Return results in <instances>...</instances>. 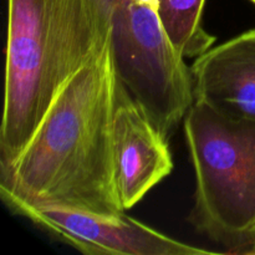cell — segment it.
<instances>
[{
    "instance_id": "6da1fadb",
    "label": "cell",
    "mask_w": 255,
    "mask_h": 255,
    "mask_svg": "<svg viewBox=\"0 0 255 255\" xmlns=\"http://www.w3.org/2000/svg\"><path fill=\"white\" fill-rule=\"evenodd\" d=\"M120 87L109 42L65 85L15 161L0 169L2 201L125 212L112 151Z\"/></svg>"
},
{
    "instance_id": "7a4b0ae2",
    "label": "cell",
    "mask_w": 255,
    "mask_h": 255,
    "mask_svg": "<svg viewBox=\"0 0 255 255\" xmlns=\"http://www.w3.org/2000/svg\"><path fill=\"white\" fill-rule=\"evenodd\" d=\"M110 35L109 0H9L0 169L15 161L60 91Z\"/></svg>"
},
{
    "instance_id": "3957f363",
    "label": "cell",
    "mask_w": 255,
    "mask_h": 255,
    "mask_svg": "<svg viewBox=\"0 0 255 255\" xmlns=\"http://www.w3.org/2000/svg\"><path fill=\"white\" fill-rule=\"evenodd\" d=\"M184 136L196 177L192 223L237 254L255 234V121L194 100Z\"/></svg>"
},
{
    "instance_id": "277c9868",
    "label": "cell",
    "mask_w": 255,
    "mask_h": 255,
    "mask_svg": "<svg viewBox=\"0 0 255 255\" xmlns=\"http://www.w3.org/2000/svg\"><path fill=\"white\" fill-rule=\"evenodd\" d=\"M111 45L117 77L168 136L194 102L191 69L169 39L157 5L109 0Z\"/></svg>"
},
{
    "instance_id": "5b68a950",
    "label": "cell",
    "mask_w": 255,
    "mask_h": 255,
    "mask_svg": "<svg viewBox=\"0 0 255 255\" xmlns=\"http://www.w3.org/2000/svg\"><path fill=\"white\" fill-rule=\"evenodd\" d=\"M11 211L52 233L77 251L91 255H201L216 252L172 239L119 213L7 202Z\"/></svg>"
},
{
    "instance_id": "8992f818",
    "label": "cell",
    "mask_w": 255,
    "mask_h": 255,
    "mask_svg": "<svg viewBox=\"0 0 255 255\" xmlns=\"http://www.w3.org/2000/svg\"><path fill=\"white\" fill-rule=\"evenodd\" d=\"M112 151L115 183L124 211L136 206L173 169L168 136L122 85L114 117Z\"/></svg>"
},
{
    "instance_id": "52a82bcc",
    "label": "cell",
    "mask_w": 255,
    "mask_h": 255,
    "mask_svg": "<svg viewBox=\"0 0 255 255\" xmlns=\"http://www.w3.org/2000/svg\"><path fill=\"white\" fill-rule=\"evenodd\" d=\"M191 75L194 100L227 116L255 121V29L207 50Z\"/></svg>"
},
{
    "instance_id": "ba28073f",
    "label": "cell",
    "mask_w": 255,
    "mask_h": 255,
    "mask_svg": "<svg viewBox=\"0 0 255 255\" xmlns=\"http://www.w3.org/2000/svg\"><path fill=\"white\" fill-rule=\"evenodd\" d=\"M204 4L206 0H157L159 19L184 57L201 56L214 42L203 27Z\"/></svg>"
},
{
    "instance_id": "9c48e42d",
    "label": "cell",
    "mask_w": 255,
    "mask_h": 255,
    "mask_svg": "<svg viewBox=\"0 0 255 255\" xmlns=\"http://www.w3.org/2000/svg\"><path fill=\"white\" fill-rule=\"evenodd\" d=\"M237 254H247V255H255V234L251 238V241L241 249Z\"/></svg>"
},
{
    "instance_id": "30bf717a",
    "label": "cell",
    "mask_w": 255,
    "mask_h": 255,
    "mask_svg": "<svg viewBox=\"0 0 255 255\" xmlns=\"http://www.w3.org/2000/svg\"><path fill=\"white\" fill-rule=\"evenodd\" d=\"M251 1H253V2H254V4H255V0H251Z\"/></svg>"
}]
</instances>
